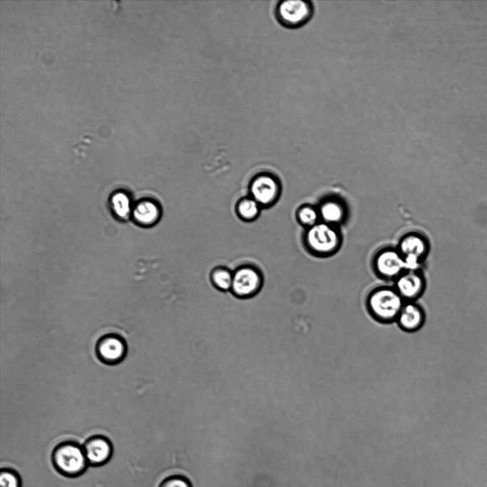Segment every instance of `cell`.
I'll list each match as a JSON object with an SVG mask.
<instances>
[{"label": "cell", "mask_w": 487, "mask_h": 487, "mask_svg": "<svg viewBox=\"0 0 487 487\" xmlns=\"http://www.w3.org/2000/svg\"><path fill=\"white\" fill-rule=\"evenodd\" d=\"M404 304V299L395 288L376 289L368 298V307L371 314L377 320L382 322L396 319Z\"/></svg>", "instance_id": "obj_1"}, {"label": "cell", "mask_w": 487, "mask_h": 487, "mask_svg": "<svg viewBox=\"0 0 487 487\" xmlns=\"http://www.w3.org/2000/svg\"><path fill=\"white\" fill-rule=\"evenodd\" d=\"M314 7L311 1L284 0L275 8L278 22L289 29H297L307 24L312 18Z\"/></svg>", "instance_id": "obj_2"}, {"label": "cell", "mask_w": 487, "mask_h": 487, "mask_svg": "<svg viewBox=\"0 0 487 487\" xmlns=\"http://www.w3.org/2000/svg\"><path fill=\"white\" fill-rule=\"evenodd\" d=\"M53 462L61 473L68 476L80 475L88 463L83 448L73 443L58 446L53 453Z\"/></svg>", "instance_id": "obj_3"}, {"label": "cell", "mask_w": 487, "mask_h": 487, "mask_svg": "<svg viewBox=\"0 0 487 487\" xmlns=\"http://www.w3.org/2000/svg\"><path fill=\"white\" fill-rule=\"evenodd\" d=\"M305 238L309 248L322 255L332 253L340 243V235L336 227L324 222L309 227Z\"/></svg>", "instance_id": "obj_4"}, {"label": "cell", "mask_w": 487, "mask_h": 487, "mask_svg": "<svg viewBox=\"0 0 487 487\" xmlns=\"http://www.w3.org/2000/svg\"><path fill=\"white\" fill-rule=\"evenodd\" d=\"M262 283L260 273L254 268L244 267L233 274L232 290L239 297L247 298L259 290Z\"/></svg>", "instance_id": "obj_5"}, {"label": "cell", "mask_w": 487, "mask_h": 487, "mask_svg": "<svg viewBox=\"0 0 487 487\" xmlns=\"http://www.w3.org/2000/svg\"><path fill=\"white\" fill-rule=\"evenodd\" d=\"M250 193L252 198L260 205H270L277 200L280 193V185L273 176L262 174L257 176L251 183Z\"/></svg>", "instance_id": "obj_6"}, {"label": "cell", "mask_w": 487, "mask_h": 487, "mask_svg": "<svg viewBox=\"0 0 487 487\" xmlns=\"http://www.w3.org/2000/svg\"><path fill=\"white\" fill-rule=\"evenodd\" d=\"M376 269L385 277H398L405 270L404 257L399 251L391 248L381 251L375 260Z\"/></svg>", "instance_id": "obj_7"}, {"label": "cell", "mask_w": 487, "mask_h": 487, "mask_svg": "<svg viewBox=\"0 0 487 487\" xmlns=\"http://www.w3.org/2000/svg\"><path fill=\"white\" fill-rule=\"evenodd\" d=\"M125 352L124 342L117 336H106L97 344L98 355L106 363L113 364L121 361L124 357Z\"/></svg>", "instance_id": "obj_8"}, {"label": "cell", "mask_w": 487, "mask_h": 487, "mask_svg": "<svg viewBox=\"0 0 487 487\" xmlns=\"http://www.w3.org/2000/svg\"><path fill=\"white\" fill-rule=\"evenodd\" d=\"M83 448L88 463L93 466L106 463L112 453L109 441L102 436H95L88 439Z\"/></svg>", "instance_id": "obj_9"}, {"label": "cell", "mask_w": 487, "mask_h": 487, "mask_svg": "<svg viewBox=\"0 0 487 487\" xmlns=\"http://www.w3.org/2000/svg\"><path fill=\"white\" fill-rule=\"evenodd\" d=\"M424 287L421 275L416 271H406L397 277L395 289L404 299H413L419 296Z\"/></svg>", "instance_id": "obj_10"}, {"label": "cell", "mask_w": 487, "mask_h": 487, "mask_svg": "<svg viewBox=\"0 0 487 487\" xmlns=\"http://www.w3.org/2000/svg\"><path fill=\"white\" fill-rule=\"evenodd\" d=\"M396 320L404 330L415 331L422 326L424 314L419 306L413 302H407L403 305Z\"/></svg>", "instance_id": "obj_11"}, {"label": "cell", "mask_w": 487, "mask_h": 487, "mask_svg": "<svg viewBox=\"0 0 487 487\" xmlns=\"http://www.w3.org/2000/svg\"><path fill=\"white\" fill-rule=\"evenodd\" d=\"M160 213L158 205L151 200L138 203L133 211L135 221L143 225H150L156 222L160 217Z\"/></svg>", "instance_id": "obj_12"}, {"label": "cell", "mask_w": 487, "mask_h": 487, "mask_svg": "<svg viewBox=\"0 0 487 487\" xmlns=\"http://www.w3.org/2000/svg\"><path fill=\"white\" fill-rule=\"evenodd\" d=\"M322 222L335 226L342 222L345 216L343 205L336 200L324 201L318 208Z\"/></svg>", "instance_id": "obj_13"}, {"label": "cell", "mask_w": 487, "mask_h": 487, "mask_svg": "<svg viewBox=\"0 0 487 487\" xmlns=\"http://www.w3.org/2000/svg\"><path fill=\"white\" fill-rule=\"evenodd\" d=\"M427 247L426 241L421 236L409 234L400 240L399 251L403 256L414 255L421 258L426 254Z\"/></svg>", "instance_id": "obj_14"}, {"label": "cell", "mask_w": 487, "mask_h": 487, "mask_svg": "<svg viewBox=\"0 0 487 487\" xmlns=\"http://www.w3.org/2000/svg\"><path fill=\"white\" fill-rule=\"evenodd\" d=\"M260 206L254 199L245 198L238 203L237 212L240 217L244 220H253L260 212Z\"/></svg>", "instance_id": "obj_15"}, {"label": "cell", "mask_w": 487, "mask_h": 487, "mask_svg": "<svg viewBox=\"0 0 487 487\" xmlns=\"http://www.w3.org/2000/svg\"><path fill=\"white\" fill-rule=\"evenodd\" d=\"M111 205L114 212L121 217H125L130 211V200L122 192L115 193L111 198Z\"/></svg>", "instance_id": "obj_16"}, {"label": "cell", "mask_w": 487, "mask_h": 487, "mask_svg": "<svg viewBox=\"0 0 487 487\" xmlns=\"http://www.w3.org/2000/svg\"><path fill=\"white\" fill-rule=\"evenodd\" d=\"M213 284L221 290H227L232 288L233 275L225 268H218L212 274Z\"/></svg>", "instance_id": "obj_17"}, {"label": "cell", "mask_w": 487, "mask_h": 487, "mask_svg": "<svg viewBox=\"0 0 487 487\" xmlns=\"http://www.w3.org/2000/svg\"><path fill=\"white\" fill-rule=\"evenodd\" d=\"M297 216L300 222L309 227L316 225L320 218L318 208L310 205L302 207L298 211Z\"/></svg>", "instance_id": "obj_18"}, {"label": "cell", "mask_w": 487, "mask_h": 487, "mask_svg": "<svg viewBox=\"0 0 487 487\" xmlns=\"http://www.w3.org/2000/svg\"><path fill=\"white\" fill-rule=\"evenodd\" d=\"M0 487H20V480L14 471L3 469L0 474Z\"/></svg>", "instance_id": "obj_19"}, {"label": "cell", "mask_w": 487, "mask_h": 487, "mask_svg": "<svg viewBox=\"0 0 487 487\" xmlns=\"http://www.w3.org/2000/svg\"><path fill=\"white\" fill-rule=\"evenodd\" d=\"M159 487H192V486L185 476L173 475L164 479Z\"/></svg>", "instance_id": "obj_20"}, {"label": "cell", "mask_w": 487, "mask_h": 487, "mask_svg": "<svg viewBox=\"0 0 487 487\" xmlns=\"http://www.w3.org/2000/svg\"><path fill=\"white\" fill-rule=\"evenodd\" d=\"M403 257L405 270L416 271L419 266L421 258L414 255H408Z\"/></svg>", "instance_id": "obj_21"}]
</instances>
